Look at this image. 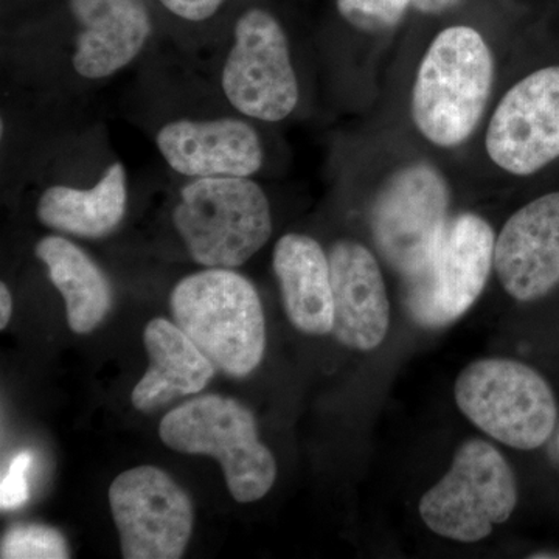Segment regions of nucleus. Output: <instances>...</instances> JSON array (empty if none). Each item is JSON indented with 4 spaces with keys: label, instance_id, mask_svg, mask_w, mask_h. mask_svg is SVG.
Instances as JSON below:
<instances>
[{
    "label": "nucleus",
    "instance_id": "f257e3e1",
    "mask_svg": "<svg viewBox=\"0 0 559 559\" xmlns=\"http://www.w3.org/2000/svg\"><path fill=\"white\" fill-rule=\"evenodd\" d=\"M170 307L176 325L216 369L234 378L252 373L266 349L259 293L231 270L209 267L180 280Z\"/></svg>",
    "mask_w": 559,
    "mask_h": 559
},
{
    "label": "nucleus",
    "instance_id": "f03ea898",
    "mask_svg": "<svg viewBox=\"0 0 559 559\" xmlns=\"http://www.w3.org/2000/svg\"><path fill=\"white\" fill-rule=\"evenodd\" d=\"M495 80L491 51L480 33L454 25L430 44L412 94V117L433 145L468 140L487 108Z\"/></svg>",
    "mask_w": 559,
    "mask_h": 559
},
{
    "label": "nucleus",
    "instance_id": "7ed1b4c3",
    "mask_svg": "<svg viewBox=\"0 0 559 559\" xmlns=\"http://www.w3.org/2000/svg\"><path fill=\"white\" fill-rule=\"evenodd\" d=\"M176 229L205 267L242 266L272 234L270 201L248 178H200L180 190Z\"/></svg>",
    "mask_w": 559,
    "mask_h": 559
},
{
    "label": "nucleus",
    "instance_id": "20e7f679",
    "mask_svg": "<svg viewBox=\"0 0 559 559\" xmlns=\"http://www.w3.org/2000/svg\"><path fill=\"white\" fill-rule=\"evenodd\" d=\"M454 396L473 425L514 450H538L557 429L554 389L538 370L520 360H474L459 374Z\"/></svg>",
    "mask_w": 559,
    "mask_h": 559
},
{
    "label": "nucleus",
    "instance_id": "39448f33",
    "mask_svg": "<svg viewBox=\"0 0 559 559\" xmlns=\"http://www.w3.org/2000/svg\"><path fill=\"white\" fill-rule=\"evenodd\" d=\"M160 440L173 451L218 460L231 498L255 502L271 491L277 463L261 443L255 417L238 401L205 395L168 412Z\"/></svg>",
    "mask_w": 559,
    "mask_h": 559
},
{
    "label": "nucleus",
    "instance_id": "423d86ee",
    "mask_svg": "<svg viewBox=\"0 0 559 559\" xmlns=\"http://www.w3.org/2000/svg\"><path fill=\"white\" fill-rule=\"evenodd\" d=\"M518 481L492 444L468 440L450 471L419 500V516L441 538L477 543L510 520L518 506Z\"/></svg>",
    "mask_w": 559,
    "mask_h": 559
},
{
    "label": "nucleus",
    "instance_id": "0eeeda50",
    "mask_svg": "<svg viewBox=\"0 0 559 559\" xmlns=\"http://www.w3.org/2000/svg\"><path fill=\"white\" fill-rule=\"evenodd\" d=\"M496 238L491 226L463 213L448 221L428 266L406 280V307L425 329H444L476 304L495 264Z\"/></svg>",
    "mask_w": 559,
    "mask_h": 559
},
{
    "label": "nucleus",
    "instance_id": "6e6552de",
    "mask_svg": "<svg viewBox=\"0 0 559 559\" xmlns=\"http://www.w3.org/2000/svg\"><path fill=\"white\" fill-rule=\"evenodd\" d=\"M450 190L436 168L415 164L384 183L373 209L371 229L385 261L404 278L428 266L448 224Z\"/></svg>",
    "mask_w": 559,
    "mask_h": 559
},
{
    "label": "nucleus",
    "instance_id": "1a4fd4ad",
    "mask_svg": "<svg viewBox=\"0 0 559 559\" xmlns=\"http://www.w3.org/2000/svg\"><path fill=\"white\" fill-rule=\"evenodd\" d=\"M223 91L250 119H286L299 102L289 44L270 11L250 9L235 24V44L223 70Z\"/></svg>",
    "mask_w": 559,
    "mask_h": 559
},
{
    "label": "nucleus",
    "instance_id": "9d476101",
    "mask_svg": "<svg viewBox=\"0 0 559 559\" xmlns=\"http://www.w3.org/2000/svg\"><path fill=\"white\" fill-rule=\"evenodd\" d=\"M109 506L123 558H182L193 532V506L165 471H124L110 485Z\"/></svg>",
    "mask_w": 559,
    "mask_h": 559
},
{
    "label": "nucleus",
    "instance_id": "9b49d317",
    "mask_svg": "<svg viewBox=\"0 0 559 559\" xmlns=\"http://www.w3.org/2000/svg\"><path fill=\"white\" fill-rule=\"evenodd\" d=\"M487 151L514 176L559 159V66L536 70L507 92L489 121Z\"/></svg>",
    "mask_w": 559,
    "mask_h": 559
},
{
    "label": "nucleus",
    "instance_id": "f8f14e48",
    "mask_svg": "<svg viewBox=\"0 0 559 559\" xmlns=\"http://www.w3.org/2000/svg\"><path fill=\"white\" fill-rule=\"evenodd\" d=\"M495 270L518 301H536L559 285V191L518 210L496 240Z\"/></svg>",
    "mask_w": 559,
    "mask_h": 559
},
{
    "label": "nucleus",
    "instance_id": "ddd939ff",
    "mask_svg": "<svg viewBox=\"0 0 559 559\" xmlns=\"http://www.w3.org/2000/svg\"><path fill=\"white\" fill-rule=\"evenodd\" d=\"M156 143L173 170L189 178H249L263 165L259 134L238 119L171 121Z\"/></svg>",
    "mask_w": 559,
    "mask_h": 559
},
{
    "label": "nucleus",
    "instance_id": "4468645a",
    "mask_svg": "<svg viewBox=\"0 0 559 559\" xmlns=\"http://www.w3.org/2000/svg\"><path fill=\"white\" fill-rule=\"evenodd\" d=\"M333 331L342 345L359 352L380 347L388 336L390 304L380 264L366 246L340 241L330 255Z\"/></svg>",
    "mask_w": 559,
    "mask_h": 559
},
{
    "label": "nucleus",
    "instance_id": "2eb2a0df",
    "mask_svg": "<svg viewBox=\"0 0 559 559\" xmlns=\"http://www.w3.org/2000/svg\"><path fill=\"white\" fill-rule=\"evenodd\" d=\"M79 24L73 69L98 80L123 69L145 47L153 22L145 0H69Z\"/></svg>",
    "mask_w": 559,
    "mask_h": 559
},
{
    "label": "nucleus",
    "instance_id": "dca6fc26",
    "mask_svg": "<svg viewBox=\"0 0 559 559\" xmlns=\"http://www.w3.org/2000/svg\"><path fill=\"white\" fill-rule=\"evenodd\" d=\"M274 271L289 322L311 336L333 331V288L329 257L311 237L288 234L274 249Z\"/></svg>",
    "mask_w": 559,
    "mask_h": 559
},
{
    "label": "nucleus",
    "instance_id": "f3484780",
    "mask_svg": "<svg viewBox=\"0 0 559 559\" xmlns=\"http://www.w3.org/2000/svg\"><path fill=\"white\" fill-rule=\"evenodd\" d=\"M150 367L132 390L135 409L148 412L207 388L216 367L198 345L167 319H153L143 331Z\"/></svg>",
    "mask_w": 559,
    "mask_h": 559
},
{
    "label": "nucleus",
    "instance_id": "a211bd4d",
    "mask_svg": "<svg viewBox=\"0 0 559 559\" xmlns=\"http://www.w3.org/2000/svg\"><path fill=\"white\" fill-rule=\"evenodd\" d=\"M127 201V170L116 162L91 190L55 186L44 191L38 218L50 229L75 237L102 238L119 226Z\"/></svg>",
    "mask_w": 559,
    "mask_h": 559
},
{
    "label": "nucleus",
    "instance_id": "6ab92c4d",
    "mask_svg": "<svg viewBox=\"0 0 559 559\" xmlns=\"http://www.w3.org/2000/svg\"><path fill=\"white\" fill-rule=\"evenodd\" d=\"M35 253L64 297L70 330L86 334L97 329L112 305V290L100 267L79 246L61 237L43 238Z\"/></svg>",
    "mask_w": 559,
    "mask_h": 559
},
{
    "label": "nucleus",
    "instance_id": "aec40b11",
    "mask_svg": "<svg viewBox=\"0 0 559 559\" xmlns=\"http://www.w3.org/2000/svg\"><path fill=\"white\" fill-rule=\"evenodd\" d=\"M2 559H66L70 557L68 543L57 528L49 525H14L3 535L0 546Z\"/></svg>",
    "mask_w": 559,
    "mask_h": 559
},
{
    "label": "nucleus",
    "instance_id": "412c9836",
    "mask_svg": "<svg viewBox=\"0 0 559 559\" xmlns=\"http://www.w3.org/2000/svg\"><path fill=\"white\" fill-rule=\"evenodd\" d=\"M412 0H337L341 16L358 31H390L403 20Z\"/></svg>",
    "mask_w": 559,
    "mask_h": 559
},
{
    "label": "nucleus",
    "instance_id": "4be33fe9",
    "mask_svg": "<svg viewBox=\"0 0 559 559\" xmlns=\"http://www.w3.org/2000/svg\"><path fill=\"white\" fill-rule=\"evenodd\" d=\"M33 465L31 452H21L11 460L9 473L0 485V507L2 510L20 509L28 500L27 474Z\"/></svg>",
    "mask_w": 559,
    "mask_h": 559
},
{
    "label": "nucleus",
    "instance_id": "5701e85b",
    "mask_svg": "<svg viewBox=\"0 0 559 559\" xmlns=\"http://www.w3.org/2000/svg\"><path fill=\"white\" fill-rule=\"evenodd\" d=\"M175 16L189 22L207 21L218 13L224 0H159Z\"/></svg>",
    "mask_w": 559,
    "mask_h": 559
},
{
    "label": "nucleus",
    "instance_id": "b1692460",
    "mask_svg": "<svg viewBox=\"0 0 559 559\" xmlns=\"http://www.w3.org/2000/svg\"><path fill=\"white\" fill-rule=\"evenodd\" d=\"M460 0H412V7L426 14H440L457 5Z\"/></svg>",
    "mask_w": 559,
    "mask_h": 559
},
{
    "label": "nucleus",
    "instance_id": "393cba45",
    "mask_svg": "<svg viewBox=\"0 0 559 559\" xmlns=\"http://www.w3.org/2000/svg\"><path fill=\"white\" fill-rule=\"evenodd\" d=\"M11 311H13V299H11L10 289L7 288L5 283L0 285V329H5L9 325Z\"/></svg>",
    "mask_w": 559,
    "mask_h": 559
}]
</instances>
